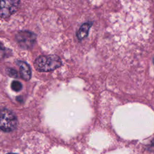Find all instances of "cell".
I'll return each instance as SVG.
<instances>
[{"mask_svg":"<svg viewBox=\"0 0 154 154\" xmlns=\"http://www.w3.org/2000/svg\"><path fill=\"white\" fill-rule=\"evenodd\" d=\"M61 64V60L56 55L39 56L34 63L35 69L42 72L52 71L60 67Z\"/></svg>","mask_w":154,"mask_h":154,"instance_id":"6da1fadb","label":"cell"},{"mask_svg":"<svg viewBox=\"0 0 154 154\" xmlns=\"http://www.w3.org/2000/svg\"><path fill=\"white\" fill-rule=\"evenodd\" d=\"M17 126V119L10 109L4 108L0 111V129L5 132L14 131Z\"/></svg>","mask_w":154,"mask_h":154,"instance_id":"7a4b0ae2","label":"cell"},{"mask_svg":"<svg viewBox=\"0 0 154 154\" xmlns=\"http://www.w3.org/2000/svg\"><path fill=\"white\" fill-rule=\"evenodd\" d=\"M20 0H0V17L7 18L18 9Z\"/></svg>","mask_w":154,"mask_h":154,"instance_id":"3957f363","label":"cell"},{"mask_svg":"<svg viewBox=\"0 0 154 154\" xmlns=\"http://www.w3.org/2000/svg\"><path fill=\"white\" fill-rule=\"evenodd\" d=\"M16 40L20 47L28 49L34 45L36 40V35L34 33L28 31H20L16 34Z\"/></svg>","mask_w":154,"mask_h":154,"instance_id":"277c9868","label":"cell"},{"mask_svg":"<svg viewBox=\"0 0 154 154\" xmlns=\"http://www.w3.org/2000/svg\"><path fill=\"white\" fill-rule=\"evenodd\" d=\"M17 63L19 67L21 78L25 81H29L31 77V70L29 66L22 61H18Z\"/></svg>","mask_w":154,"mask_h":154,"instance_id":"5b68a950","label":"cell"},{"mask_svg":"<svg viewBox=\"0 0 154 154\" xmlns=\"http://www.w3.org/2000/svg\"><path fill=\"white\" fill-rule=\"evenodd\" d=\"M93 23L92 22H85L79 28L78 31L76 32V37L77 38L82 40L84 39L85 37H87L88 35V32L90 31V29L92 26Z\"/></svg>","mask_w":154,"mask_h":154,"instance_id":"8992f818","label":"cell"},{"mask_svg":"<svg viewBox=\"0 0 154 154\" xmlns=\"http://www.w3.org/2000/svg\"><path fill=\"white\" fill-rule=\"evenodd\" d=\"M11 87L13 90L15 91H19L22 88V85L19 81H14L11 84Z\"/></svg>","mask_w":154,"mask_h":154,"instance_id":"52a82bcc","label":"cell"},{"mask_svg":"<svg viewBox=\"0 0 154 154\" xmlns=\"http://www.w3.org/2000/svg\"><path fill=\"white\" fill-rule=\"evenodd\" d=\"M6 73L9 76L11 77V78H17L18 77L17 72L16 70L13 69H7Z\"/></svg>","mask_w":154,"mask_h":154,"instance_id":"ba28073f","label":"cell"},{"mask_svg":"<svg viewBox=\"0 0 154 154\" xmlns=\"http://www.w3.org/2000/svg\"><path fill=\"white\" fill-rule=\"evenodd\" d=\"M6 55V52L4 49H0V60L4 58Z\"/></svg>","mask_w":154,"mask_h":154,"instance_id":"9c48e42d","label":"cell"},{"mask_svg":"<svg viewBox=\"0 0 154 154\" xmlns=\"http://www.w3.org/2000/svg\"><path fill=\"white\" fill-rule=\"evenodd\" d=\"M0 49H4V46H3V45L1 42H0Z\"/></svg>","mask_w":154,"mask_h":154,"instance_id":"30bf717a","label":"cell"},{"mask_svg":"<svg viewBox=\"0 0 154 154\" xmlns=\"http://www.w3.org/2000/svg\"><path fill=\"white\" fill-rule=\"evenodd\" d=\"M152 146L153 147H154V140L152 141Z\"/></svg>","mask_w":154,"mask_h":154,"instance_id":"8fae6325","label":"cell"},{"mask_svg":"<svg viewBox=\"0 0 154 154\" xmlns=\"http://www.w3.org/2000/svg\"><path fill=\"white\" fill-rule=\"evenodd\" d=\"M7 154H16V153H7Z\"/></svg>","mask_w":154,"mask_h":154,"instance_id":"7c38bea8","label":"cell"},{"mask_svg":"<svg viewBox=\"0 0 154 154\" xmlns=\"http://www.w3.org/2000/svg\"><path fill=\"white\" fill-rule=\"evenodd\" d=\"M153 63H154V58H153Z\"/></svg>","mask_w":154,"mask_h":154,"instance_id":"4fadbf2b","label":"cell"}]
</instances>
